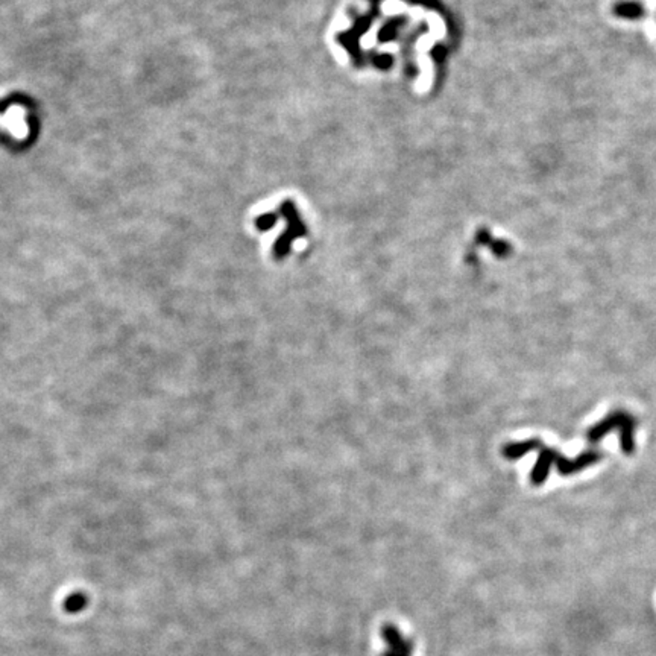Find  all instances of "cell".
<instances>
[{
	"label": "cell",
	"mask_w": 656,
	"mask_h": 656,
	"mask_svg": "<svg viewBox=\"0 0 656 656\" xmlns=\"http://www.w3.org/2000/svg\"><path fill=\"white\" fill-rule=\"evenodd\" d=\"M89 606V595L84 592H73L64 600V611L67 614H80Z\"/></svg>",
	"instance_id": "3957f363"
},
{
	"label": "cell",
	"mask_w": 656,
	"mask_h": 656,
	"mask_svg": "<svg viewBox=\"0 0 656 656\" xmlns=\"http://www.w3.org/2000/svg\"><path fill=\"white\" fill-rule=\"evenodd\" d=\"M382 636L385 643V650L382 656H413L415 646H413L412 640H409L396 626H385Z\"/></svg>",
	"instance_id": "7a4b0ae2"
},
{
	"label": "cell",
	"mask_w": 656,
	"mask_h": 656,
	"mask_svg": "<svg viewBox=\"0 0 656 656\" xmlns=\"http://www.w3.org/2000/svg\"><path fill=\"white\" fill-rule=\"evenodd\" d=\"M33 128V111L26 100L11 99L0 102V134L8 140L22 142Z\"/></svg>",
	"instance_id": "6da1fadb"
},
{
	"label": "cell",
	"mask_w": 656,
	"mask_h": 656,
	"mask_svg": "<svg viewBox=\"0 0 656 656\" xmlns=\"http://www.w3.org/2000/svg\"><path fill=\"white\" fill-rule=\"evenodd\" d=\"M551 459H553V454H551V452L542 450L537 467L533 468V472H532V480L535 483H541L544 479L547 477V472H549V468L551 465Z\"/></svg>",
	"instance_id": "277c9868"
}]
</instances>
